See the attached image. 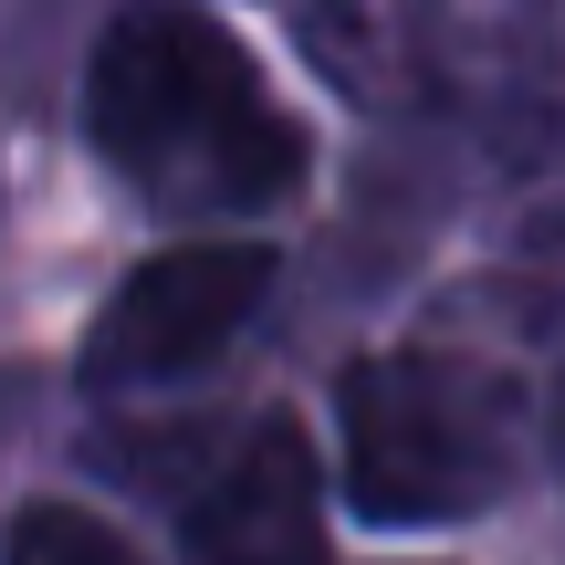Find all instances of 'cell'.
Here are the masks:
<instances>
[{"instance_id": "obj_5", "label": "cell", "mask_w": 565, "mask_h": 565, "mask_svg": "<svg viewBox=\"0 0 565 565\" xmlns=\"http://www.w3.org/2000/svg\"><path fill=\"white\" fill-rule=\"evenodd\" d=\"M11 565H126V545L74 503H32L11 524Z\"/></svg>"}, {"instance_id": "obj_4", "label": "cell", "mask_w": 565, "mask_h": 565, "mask_svg": "<svg viewBox=\"0 0 565 565\" xmlns=\"http://www.w3.org/2000/svg\"><path fill=\"white\" fill-rule=\"evenodd\" d=\"M189 545H200V565H324L315 450H303L294 419H263L231 450V471L200 492V513H189Z\"/></svg>"}, {"instance_id": "obj_1", "label": "cell", "mask_w": 565, "mask_h": 565, "mask_svg": "<svg viewBox=\"0 0 565 565\" xmlns=\"http://www.w3.org/2000/svg\"><path fill=\"white\" fill-rule=\"evenodd\" d=\"M84 126L158 221H242L303 189V126L210 11H126L95 42Z\"/></svg>"}, {"instance_id": "obj_2", "label": "cell", "mask_w": 565, "mask_h": 565, "mask_svg": "<svg viewBox=\"0 0 565 565\" xmlns=\"http://www.w3.org/2000/svg\"><path fill=\"white\" fill-rule=\"evenodd\" d=\"M345 408V492L366 524H461L524 482V398L450 345L356 356Z\"/></svg>"}, {"instance_id": "obj_7", "label": "cell", "mask_w": 565, "mask_h": 565, "mask_svg": "<svg viewBox=\"0 0 565 565\" xmlns=\"http://www.w3.org/2000/svg\"><path fill=\"white\" fill-rule=\"evenodd\" d=\"M555 471H565V387H555Z\"/></svg>"}, {"instance_id": "obj_3", "label": "cell", "mask_w": 565, "mask_h": 565, "mask_svg": "<svg viewBox=\"0 0 565 565\" xmlns=\"http://www.w3.org/2000/svg\"><path fill=\"white\" fill-rule=\"evenodd\" d=\"M263 294H273V252H252V242L158 252V263H137V273H126V294L95 315L84 377H95V387H168V377H200V366L252 324V303H263Z\"/></svg>"}, {"instance_id": "obj_6", "label": "cell", "mask_w": 565, "mask_h": 565, "mask_svg": "<svg viewBox=\"0 0 565 565\" xmlns=\"http://www.w3.org/2000/svg\"><path fill=\"white\" fill-rule=\"evenodd\" d=\"M303 42H315L324 63L356 53V32H345V21H303ZM366 53H387V32H366ZM356 95H377V63H356Z\"/></svg>"}]
</instances>
